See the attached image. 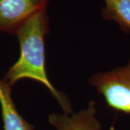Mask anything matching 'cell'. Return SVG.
Instances as JSON below:
<instances>
[{
  "label": "cell",
  "instance_id": "2",
  "mask_svg": "<svg viewBox=\"0 0 130 130\" xmlns=\"http://www.w3.org/2000/svg\"><path fill=\"white\" fill-rule=\"evenodd\" d=\"M89 83L109 108L130 114V56L124 66L93 74Z\"/></svg>",
  "mask_w": 130,
  "mask_h": 130
},
{
  "label": "cell",
  "instance_id": "4",
  "mask_svg": "<svg viewBox=\"0 0 130 130\" xmlns=\"http://www.w3.org/2000/svg\"><path fill=\"white\" fill-rule=\"evenodd\" d=\"M96 113L95 102L91 101L85 109L77 113H51L48 116V122L56 130H102Z\"/></svg>",
  "mask_w": 130,
  "mask_h": 130
},
{
  "label": "cell",
  "instance_id": "1",
  "mask_svg": "<svg viewBox=\"0 0 130 130\" xmlns=\"http://www.w3.org/2000/svg\"><path fill=\"white\" fill-rule=\"evenodd\" d=\"M49 32L47 8L33 14L18 28L15 35L20 44V56L7 70L3 80L11 87L23 79H31L42 84L59 103L64 113L70 115L74 112L69 98L56 90L46 73L45 38Z\"/></svg>",
  "mask_w": 130,
  "mask_h": 130
},
{
  "label": "cell",
  "instance_id": "3",
  "mask_svg": "<svg viewBox=\"0 0 130 130\" xmlns=\"http://www.w3.org/2000/svg\"><path fill=\"white\" fill-rule=\"evenodd\" d=\"M50 0H0V32L15 35L33 14L47 8Z\"/></svg>",
  "mask_w": 130,
  "mask_h": 130
},
{
  "label": "cell",
  "instance_id": "5",
  "mask_svg": "<svg viewBox=\"0 0 130 130\" xmlns=\"http://www.w3.org/2000/svg\"><path fill=\"white\" fill-rule=\"evenodd\" d=\"M12 88L0 77V108L4 130H34L19 113L12 97Z\"/></svg>",
  "mask_w": 130,
  "mask_h": 130
},
{
  "label": "cell",
  "instance_id": "6",
  "mask_svg": "<svg viewBox=\"0 0 130 130\" xmlns=\"http://www.w3.org/2000/svg\"><path fill=\"white\" fill-rule=\"evenodd\" d=\"M101 8L105 20L116 23L126 34L130 33V0H104Z\"/></svg>",
  "mask_w": 130,
  "mask_h": 130
}]
</instances>
